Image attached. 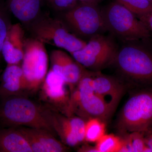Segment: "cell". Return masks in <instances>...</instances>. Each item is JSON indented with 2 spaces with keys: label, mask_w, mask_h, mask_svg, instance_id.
Listing matches in <instances>:
<instances>
[{
  "label": "cell",
  "mask_w": 152,
  "mask_h": 152,
  "mask_svg": "<svg viewBox=\"0 0 152 152\" xmlns=\"http://www.w3.org/2000/svg\"><path fill=\"white\" fill-rule=\"evenodd\" d=\"M0 152H33L26 137L19 129L10 127L0 130Z\"/></svg>",
  "instance_id": "obj_17"
},
{
  "label": "cell",
  "mask_w": 152,
  "mask_h": 152,
  "mask_svg": "<svg viewBox=\"0 0 152 152\" xmlns=\"http://www.w3.org/2000/svg\"><path fill=\"white\" fill-rule=\"evenodd\" d=\"M143 133L132 132L121 139V146L119 152H151L146 145Z\"/></svg>",
  "instance_id": "obj_19"
},
{
  "label": "cell",
  "mask_w": 152,
  "mask_h": 152,
  "mask_svg": "<svg viewBox=\"0 0 152 152\" xmlns=\"http://www.w3.org/2000/svg\"><path fill=\"white\" fill-rule=\"evenodd\" d=\"M102 12L106 29L121 39L134 41L150 37L145 24L116 1L108 5Z\"/></svg>",
  "instance_id": "obj_3"
},
{
  "label": "cell",
  "mask_w": 152,
  "mask_h": 152,
  "mask_svg": "<svg viewBox=\"0 0 152 152\" xmlns=\"http://www.w3.org/2000/svg\"><path fill=\"white\" fill-rule=\"evenodd\" d=\"M121 146V139L113 134H105L96 145L98 152H119Z\"/></svg>",
  "instance_id": "obj_22"
},
{
  "label": "cell",
  "mask_w": 152,
  "mask_h": 152,
  "mask_svg": "<svg viewBox=\"0 0 152 152\" xmlns=\"http://www.w3.org/2000/svg\"><path fill=\"white\" fill-rule=\"evenodd\" d=\"M145 142L147 146L151 151L152 152V132L147 137L145 138Z\"/></svg>",
  "instance_id": "obj_28"
},
{
  "label": "cell",
  "mask_w": 152,
  "mask_h": 152,
  "mask_svg": "<svg viewBox=\"0 0 152 152\" xmlns=\"http://www.w3.org/2000/svg\"><path fill=\"white\" fill-rule=\"evenodd\" d=\"M25 90L26 83L21 66L7 64L0 80V97L21 95Z\"/></svg>",
  "instance_id": "obj_15"
},
{
  "label": "cell",
  "mask_w": 152,
  "mask_h": 152,
  "mask_svg": "<svg viewBox=\"0 0 152 152\" xmlns=\"http://www.w3.org/2000/svg\"><path fill=\"white\" fill-rule=\"evenodd\" d=\"M152 126V91L137 93L123 107L118 127L123 132H145Z\"/></svg>",
  "instance_id": "obj_5"
},
{
  "label": "cell",
  "mask_w": 152,
  "mask_h": 152,
  "mask_svg": "<svg viewBox=\"0 0 152 152\" xmlns=\"http://www.w3.org/2000/svg\"><path fill=\"white\" fill-rule=\"evenodd\" d=\"M93 86L96 94L113 112L124 91L117 80L100 73L93 74Z\"/></svg>",
  "instance_id": "obj_13"
},
{
  "label": "cell",
  "mask_w": 152,
  "mask_h": 152,
  "mask_svg": "<svg viewBox=\"0 0 152 152\" xmlns=\"http://www.w3.org/2000/svg\"><path fill=\"white\" fill-rule=\"evenodd\" d=\"M141 21L145 24L148 28L152 31V12L140 17Z\"/></svg>",
  "instance_id": "obj_26"
},
{
  "label": "cell",
  "mask_w": 152,
  "mask_h": 152,
  "mask_svg": "<svg viewBox=\"0 0 152 152\" xmlns=\"http://www.w3.org/2000/svg\"><path fill=\"white\" fill-rule=\"evenodd\" d=\"M50 60L51 69L62 76L69 88L71 96L84 72L82 66L61 50L53 51Z\"/></svg>",
  "instance_id": "obj_11"
},
{
  "label": "cell",
  "mask_w": 152,
  "mask_h": 152,
  "mask_svg": "<svg viewBox=\"0 0 152 152\" xmlns=\"http://www.w3.org/2000/svg\"><path fill=\"white\" fill-rule=\"evenodd\" d=\"M140 17L152 12V3L148 0H116Z\"/></svg>",
  "instance_id": "obj_21"
},
{
  "label": "cell",
  "mask_w": 152,
  "mask_h": 152,
  "mask_svg": "<svg viewBox=\"0 0 152 152\" xmlns=\"http://www.w3.org/2000/svg\"><path fill=\"white\" fill-rule=\"evenodd\" d=\"M42 85L44 99L67 115L70 95L67 89L68 85L62 76L51 69Z\"/></svg>",
  "instance_id": "obj_10"
},
{
  "label": "cell",
  "mask_w": 152,
  "mask_h": 152,
  "mask_svg": "<svg viewBox=\"0 0 152 152\" xmlns=\"http://www.w3.org/2000/svg\"><path fill=\"white\" fill-rule=\"evenodd\" d=\"M55 7L60 10H69L77 4L78 0H48Z\"/></svg>",
  "instance_id": "obj_25"
},
{
  "label": "cell",
  "mask_w": 152,
  "mask_h": 152,
  "mask_svg": "<svg viewBox=\"0 0 152 152\" xmlns=\"http://www.w3.org/2000/svg\"><path fill=\"white\" fill-rule=\"evenodd\" d=\"M71 129L80 143L85 141L86 122L81 118L68 117Z\"/></svg>",
  "instance_id": "obj_23"
},
{
  "label": "cell",
  "mask_w": 152,
  "mask_h": 152,
  "mask_svg": "<svg viewBox=\"0 0 152 152\" xmlns=\"http://www.w3.org/2000/svg\"><path fill=\"white\" fill-rule=\"evenodd\" d=\"M48 62L43 43L37 39L25 41L21 67L27 90L35 91L42 84L48 73Z\"/></svg>",
  "instance_id": "obj_7"
},
{
  "label": "cell",
  "mask_w": 152,
  "mask_h": 152,
  "mask_svg": "<svg viewBox=\"0 0 152 152\" xmlns=\"http://www.w3.org/2000/svg\"><path fill=\"white\" fill-rule=\"evenodd\" d=\"M42 109L45 116L63 143L70 147H75L80 144L72 131L68 117L52 109L43 107Z\"/></svg>",
  "instance_id": "obj_16"
},
{
  "label": "cell",
  "mask_w": 152,
  "mask_h": 152,
  "mask_svg": "<svg viewBox=\"0 0 152 152\" xmlns=\"http://www.w3.org/2000/svg\"><path fill=\"white\" fill-rule=\"evenodd\" d=\"M0 103V124L14 127L25 126L42 129L56 134L44 115L42 107L21 95L1 98Z\"/></svg>",
  "instance_id": "obj_1"
},
{
  "label": "cell",
  "mask_w": 152,
  "mask_h": 152,
  "mask_svg": "<svg viewBox=\"0 0 152 152\" xmlns=\"http://www.w3.org/2000/svg\"><path fill=\"white\" fill-rule=\"evenodd\" d=\"M65 19L75 31L84 37H92L106 30L102 11L97 5L77 4L68 10L65 15Z\"/></svg>",
  "instance_id": "obj_8"
},
{
  "label": "cell",
  "mask_w": 152,
  "mask_h": 152,
  "mask_svg": "<svg viewBox=\"0 0 152 152\" xmlns=\"http://www.w3.org/2000/svg\"><path fill=\"white\" fill-rule=\"evenodd\" d=\"M74 113L84 118H97L104 122L113 113L95 92L93 74L85 71L71 95L66 116L70 117Z\"/></svg>",
  "instance_id": "obj_2"
},
{
  "label": "cell",
  "mask_w": 152,
  "mask_h": 152,
  "mask_svg": "<svg viewBox=\"0 0 152 152\" xmlns=\"http://www.w3.org/2000/svg\"><path fill=\"white\" fill-rule=\"evenodd\" d=\"M10 26L9 25L5 12L2 6L0 4V56L2 55L4 42Z\"/></svg>",
  "instance_id": "obj_24"
},
{
  "label": "cell",
  "mask_w": 152,
  "mask_h": 152,
  "mask_svg": "<svg viewBox=\"0 0 152 152\" xmlns=\"http://www.w3.org/2000/svg\"><path fill=\"white\" fill-rule=\"evenodd\" d=\"M106 125L103 121L91 118L86 122L85 141L96 142L105 134Z\"/></svg>",
  "instance_id": "obj_20"
},
{
  "label": "cell",
  "mask_w": 152,
  "mask_h": 152,
  "mask_svg": "<svg viewBox=\"0 0 152 152\" xmlns=\"http://www.w3.org/2000/svg\"><path fill=\"white\" fill-rule=\"evenodd\" d=\"M27 140L33 152H64L68 151L65 144L54 137L50 132L30 127L19 129Z\"/></svg>",
  "instance_id": "obj_12"
},
{
  "label": "cell",
  "mask_w": 152,
  "mask_h": 152,
  "mask_svg": "<svg viewBox=\"0 0 152 152\" xmlns=\"http://www.w3.org/2000/svg\"><path fill=\"white\" fill-rule=\"evenodd\" d=\"M33 31L39 41L64 49L70 54L80 50L87 43L70 32L61 22L56 20L39 22L34 26Z\"/></svg>",
  "instance_id": "obj_9"
},
{
  "label": "cell",
  "mask_w": 152,
  "mask_h": 152,
  "mask_svg": "<svg viewBox=\"0 0 152 152\" xmlns=\"http://www.w3.org/2000/svg\"><path fill=\"white\" fill-rule=\"evenodd\" d=\"M80 152H98L96 146L94 147L89 145H84L78 150Z\"/></svg>",
  "instance_id": "obj_27"
},
{
  "label": "cell",
  "mask_w": 152,
  "mask_h": 152,
  "mask_svg": "<svg viewBox=\"0 0 152 152\" xmlns=\"http://www.w3.org/2000/svg\"><path fill=\"white\" fill-rule=\"evenodd\" d=\"M7 2L12 13L24 22L34 20L41 7V0H7Z\"/></svg>",
  "instance_id": "obj_18"
},
{
  "label": "cell",
  "mask_w": 152,
  "mask_h": 152,
  "mask_svg": "<svg viewBox=\"0 0 152 152\" xmlns=\"http://www.w3.org/2000/svg\"><path fill=\"white\" fill-rule=\"evenodd\" d=\"M148 1L152 3V0H148Z\"/></svg>",
  "instance_id": "obj_30"
},
{
  "label": "cell",
  "mask_w": 152,
  "mask_h": 152,
  "mask_svg": "<svg viewBox=\"0 0 152 152\" xmlns=\"http://www.w3.org/2000/svg\"><path fill=\"white\" fill-rule=\"evenodd\" d=\"M23 29L19 24L10 25L3 45L2 55L7 64L19 65L24 56Z\"/></svg>",
  "instance_id": "obj_14"
},
{
  "label": "cell",
  "mask_w": 152,
  "mask_h": 152,
  "mask_svg": "<svg viewBox=\"0 0 152 152\" xmlns=\"http://www.w3.org/2000/svg\"><path fill=\"white\" fill-rule=\"evenodd\" d=\"M80 3L97 5L101 0H78Z\"/></svg>",
  "instance_id": "obj_29"
},
{
  "label": "cell",
  "mask_w": 152,
  "mask_h": 152,
  "mask_svg": "<svg viewBox=\"0 0 152 152\" xmlns=\"http://www.w3.org/2000/svg\"><path fill=\"white\" fill-rule=\"evenodd\" d=\"M118 49L111 38L99 34L91 37L83 48L71 54L81 65L98 71L114 62Z\"/></svg>",
  "instance_id": "obj_6"
},
{
  "label": "cell",
  "mask_w": 152,
  "mask_h": 152,
  "mask_svg": "<svg viewBox=\"0 0 152 152\" xmlns=\"http://www.w3.org/2000/svg\"><path fill=\"white\" fill-rule=\"evenodd\" d=\"M114 63L126 77L142 83L152 81V53L136 44L129 43L118 49Z\"/></svg>",
  "instance_id": "obj_4"
}]
</instances>
